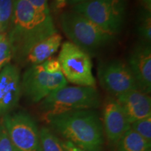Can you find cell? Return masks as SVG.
Wrapping results in <instances>:
<instances>
[{"label": "cell", "instance_id": "6da1fadb", "mask_svg": "<svg viewBox=\"0 0 151 151\" xmlns=\"http://www.w3.org/2000/svg\"><path fill=\"white\" fill-rule=\"evenodd\" d=\"M9 27L13 58L21 65L35 45L58 32L50 14L39 12L26 0H14Z\"/></svg>", "mask_w": 151, "mask_h": 151}, {"label": "cell", "instance_id": "7a4b0ae2", "mask_svg": "<svg viewBox=\"0 0 151 151\" xmlns=\"http://www.w3.org/2000/svg\"><path fill=\"white\" fill-rule=\"evenodd\" d=\"M52 131L86 151H101L103 124L93 109L74 111L46 118Z\"/></svg>", "mask_w": 151, "mask_h": 151}, {"label": "cell", "instance_id": "3957f363", "mask_svg": "<svg viewBox=\"0 0 151 151\" xmlns=\"http://www.w3.org/2000/svg\"><path fill=\"white\" fill-rule=\"evenodd\" d=\"M60 24L71 42L89 55L109 46L116 39L117 35L102 29L86 17L73 11L61 15Z\"/></svg>", "mask_w": 151, "mask_h": 151}, {"label": "cell", "instance_id": "277c9868", "mask_svg": "<svg viewBox=\"0 0 151 151\" xmlns=\"http://www.w3.org/2000/svg\"><path fill=\"white\" fill-rule=\"evenodd\" d=\"M101 105V98L95 88L65 86L43 99L40 109L47 117L67 112L95 109Z\"/></svg>", "mask_w": 151, "mask_h": 151}, {"label": "cell", "instance_id": "5b68a950", "mask_svg": "<svg viewBox=\"0 0 151 151\" xmlns=\"http://www.w3.org/2000/svg\"><path fill=\"white\" fill-rule=\"evenodd\" d=\"M73 11L80 14L105 31L117 35L126 18V0H88L73 5Z\"/></svg>", "mask_w": 151, "mask_h": 151}, {"label": "cell", "instance_id": "8992f818", "mask_svg": "<svg viewBox=\"0 0 151 151\" xmlns=\"http://www.w3.org/2000/svg\"><path fill=\"white\" fill-rule=\"evenodd\" d=\"M61 71L67 81L77 86H96V79L92 74L90 55L71 41L62 43L58 56Z\"/></svg>", "mask_w": 151, "mask_h": 151}, {"label": "cell", "instance_id": "52a82bcc", "mask_svg": "<svg viewBox=\"0 0 151 151\" xmlns=\"http://www.w3.org/2000/svg\"><path fill=\"white\" fill-rule=\"evenodd\" d=\"M1 122L17 151H40L39 130L29 114L24 111L9 113Z\"/></svg>", "mask_w": 151, "mask_h": 151}, {"label": "cell", "instance_id": "ba28073f", "mask_svg": "<svg viewBox=\"0 0 151 151\" xmlns=\"http://www.w3.org/2000/svg\"><path fill=\"white\" fill-rule=\"evenodd\" d=\"M22 91L30 101L37 103L55 90L67 86L62 72L49 73L43 65L29 67L24 71L21 81Z\"/></svg>", "mask_w": 151, "mask_h": 151}, {"label": "cell", "instance_id": "9c48e42d", "mask_svg": "<svg viewBox=\"0 0 151 151\" xmlns=\"http://www.w3.org/2000/svg\"><path fill=\"white\" fill-rule=\"evenodd\" d=\"M97 76L101 86L116 97L130 90H139L129 65L122 60H111L101 63Z\"/></svg>", "mask_w": 151, "mask_h": 151}, {"label": "cell", "instance_id": "30bf717a", "mask_svg": "<svg viewBox=\"0 0 151 151\" xmlns=\"http://www.w3.org/2000/svg\"><path fill=\"white\" fill-rule=\"evenodd\" d=\"M21 93L20 70L9 63L0 71V116L4 117L16 108Z\"/></svg>", "mask_w": 151, "mask_h": 151}, {"label": "cell", "instance_id": "8fae6325", "mask_svg": "<svg viewBox=\"0 0 151 151\" xmlns=\"http://www.w3.org/2000/svg\"><path fill=\"white\" fill-rule=\"evenodd\" d=\"M103 129L107 140L116 144L120 139L131 128V124L116 99L108 97L103 108Z\"/></svg>", "mask_w": 151, "mask_h": 151}, {"label": "cell", "instance_id": "7c38bea8", "mask_svg": "<svg viewBox=\"0 0 151 151\" xmlns=\"http://www.w3.org/2000/svg\"><path fill=\"white\" fill-rule=\"evenodd\" d=\"M128 65L137 81L139 90L146 94L151 91L150 44L141 42L132 49Z\"/></svg>", "mask_w": 151, "mask_h": 151}, {"label": "cell", "instance_id": "4fadbf2b", "mask_svg": "<svg viewBox=\"0 0 151 151\" xmlns=\"http://www.w3.org/2000/svg\"><path fill=\"white\" fill-rule=\"evenodd\" d=\"M116 100L124 111L130 124L151 116V99L148 94L133 90L120 94Z\"/></svg>", "mask_w": 151, "mask_h": 151}, {"label": "cell", "instance_id": "5bb4252c", "mask_svg": "<svg viewBox=\"0 0 151 151\" xmlns=\"http://www.w3.org/2000/svg\"><path fill=\"white\" fill-rule=\"evenodd\" d=\"M62 39V36L57 32L38 43L28 52L22 65L31 67L43 63L58 51Z\"/></svg>", "mask_w": 151, "mask_h": 151}, {"label": "cell", "instance_id": "9a60e30c", "mask_svg": "<svg viewBox=\"0 0 151 151\" xmlns=\"http://www.w3.org/2000/svg\"><path fill=\"white\" fill-rule=\"evenodd\" d=\"M116 145V151H149L151 147V143L131 128L120 138Z\"/></svg>", "mask_w": 151, "mask_h": 151}, {"label": "cell", "instance_id": "2e32d148", "mask_svg": "<svg viewBox=\"0 0 151 151\" xmlns=\"http://www.w3.org/2000/svg\"><path fill=\"white\" fill-rule=\"evenodd\" d=\"M40 151H65L61 140L50 128L43 127L39 129Z\"/></svg>", "mask_w": 151, "mask_h": 151}, {"label": "cell", "instance_id": "e0dca14e", "mask_svg": "<svg viewBox=\"0 0 151 151\" xmlns=\"http://www.w3.org/2000/svg\"><path fill=\"white\" fill-rule=\"evenodd\" d=\"M137 32L142 42L150 44L151 41V15L150 11L143 9L139 14L137 21Z\"/></svg>", "mask_w": 151, "mask_h": 151}, {"label": "cell", "instance_id": "ac0fdd59", "mask_svg": "<svg viewBox=\"0 0 151 151\" xmlns=\"http://www.w3.org/2000/svg\"><path fill=\"white\" fill-rule=\"evenodd\" d=\"M14 0H0V33H5L11 23Z\"/></svg>", "mask_w": 151, "mask_h": 151}, {"label": "cell", "instance_id": "d6986e66", "mask_svg": "<svg viewBox=\"0 0 151 151\" xmlns=\"http://www.w3.org/2000/svg\"><path fill=\"white\" fill-rule=\"evenodd\" d=\"M12 50L6 33H0V71L10 62Z\"/></svg>", "mask_w": 151, "mask_h": 151}, {"label": "cell", "instance_id": "ffe728a7", "mask_svg": "<svg viewBox=\"0 0 151 151\" xmlns=\"http://www.w3.org/2000/svg\"><path fill=\"white\" fill-rule=\"evenodd\" d=\"M131 129L151 143V116L132 122Z\"/></svg>", "mask_w": 151, "mask_h": 151}, {"label": "cell", "instance_id": "44dd1931", "mask_svg": "<svg viewBox=\"0 0 151 151\" xmlns=\"http://www.w3.org/2000/svg\"><path fill=\"white\" fill-rule=\"evenodd\" d=\"M0 151H17L11 142L2 122L0 123Z\"/></svg>", "mask_w": 151, "mask_h": 151}, {"label": "cell", "instance_id": "7402d4cb", "mask_svg": "<svg viewBox=\"0 0 151 151\" xmlns=\"http://www.w3.org/2000/svg\"><path fill=\"white\" fill-rule=\"evenodd\" d=\"M43 65L45 70L49 73H58L62 72L61 67L58 58H50L49 59L46 60L43 63L41 64Z\"/></svg>", "mask_w": 151, "mask_h": 151}, {"label": "cell", "instance_id": "603a6c76", "mask_svg": "<svg viewBox=\"0 0 151 151\" xmlns=\"http://www.w3.org/2000/svg\"><path fill=\"white\" fill-rule=\"evenodd\" d=\"M36 10L43 14H50L48 0H26Z\"/></svg>", "mask_w": 151, "mask_h": 151}, {"label": "cell", "instance_id": "cb8c5ba5", "mask_svg": "<svg viewBox=\"0 0 151 151\" xmlns=\"http://www.w3.org/2000/svg\"><path fill=\"white\" fill-rule=\"evenodd\" d=\"M62 146L63 147L65 151H86L83 149L79 148L77 146L73 144L70 141H61Z\"/></svg>", "mask_w": 151, "mask_h": 151}, {"label": "cell", "instance_id": "d4e9b609", "mask_svg": "<svg viewBox=\"0 0 151 151\" xmlns=\"http://www.w3.org/2000/svg\"><path fill=\"white\" fill-rule=\"evenodd\" d=\"M67 3V0H54L55 6L57 9H60L64 8Z\"/></svg>", "mask_w": 151, "mask_h": 151}, {"label": "cell", "instance_id": "484cf974", "mask_svg": "<svg viewBox=\"0 0 151 151\" xmlns=\"http://www.w3.org/2000/svg\"><path fill=\"white\" fill-rule=\"evenodd\" d=\"M141 3L144 7V9L147 11H151V0H141Z\"/></svg>", "mask_w": 151, "mask_h": 151}, {"label": "cell", "instance_id": "4316f807", "mask_svg": "<svg viewBox=\"0 0 151 151\" xmlns=\"http://www.w3.org/2000/svg\"><path fill=\"white\" fill-rule=\"evenodd\" d=\"M88 1V0H67V2L72 4H76L81 2V1Z\"/></svg>", "mask_w": 151, "mask_h": 151}, {"label": "cell", "instance_id": "83f0119b", "mask_svg": "<svg viewBox=\"0 0 151 151\" xmlns=\"http://www.w3.org/2000/svg\"><path fill=\"white\" fill-rule=\"evenodd\" d=\"M149 151H150V150H149Z\"/></svg>", "mask_w": 151, "mask_h": 151}]
</instances>
